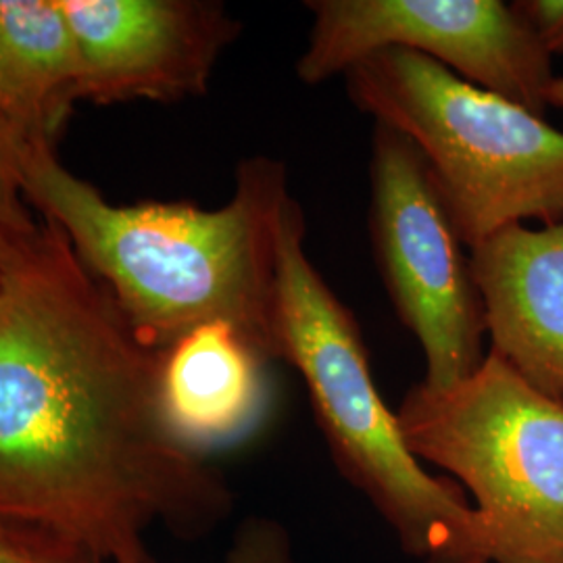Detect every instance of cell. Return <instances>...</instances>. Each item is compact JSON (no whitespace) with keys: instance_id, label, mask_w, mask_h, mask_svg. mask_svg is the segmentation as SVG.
Wrapping results in <instances>:
<instances>
[{"instance_id":"7","label":"cell","mask_w":563,"mask_h":563,"mask_svg":"<svg viewBox=\"0 0 563 563\" xmlns=\"http://www.w3.org/2000/svg\"><path fill=\"white\" fill-rule=\"evenodd\" d=\"M297 76L318 86L386 48L437 60L465 81L543 115L553 59L501 0H307Z\"/></svg>"},{"instance_id":"8","label":"cell","mask_w":563,"mask_h":563,"mask_svg":"<svg viewBox=\"0 0 563 563\" xmlns=\"http://www.w3.org/2000/svg\"><path fill=\"white\" fill-rule=\"evenodd\" d=\"M80 42L81 101L202 97L242 23L213 0H59Z\"/></svg>"},{"instance_id":"15","label":"cell","mask_w":563,"mask_h":563,"mask_svg":"<svg viewBox=\"0 0 563 563\" xmlns=\"http://www.w3.org/2000/svg\"><path fill=\"white\" fill-rule=\"evenodd\" d=\"M511 7L551 59L563 55V0H516Z\"/></svg>"},{"instance_id":"6","label":"cell","mask_w":563,"mask_h":563,"mask_svg":"<svg viewBox=\"0 0 563 563\" xmlns=\"http://www.w3.org/2000/svg\"><path fill=\"white\" fill-rule=\"evenodd\" d=\"M369 236L388 299L422 346L423 384L472 376L488 353L472 262L420 148L383 123L372 134Z\"/></svg>"},{"instance_id":"10","label":"cell","mask_w":563,"mask_h":563,"mask_svg":"<svg viewBox=\"0 0 563 563\" xmlns=\"http://www.w3.org/2000/svg\"><path fill=\"white\" fill-rule=\"evenodd\" d=\"M159 353L163 416L190 451L205 457L260 423L267 360L234 328L205 325Z\"/></svg>"},{"instance_id":"16","label":"cell","mask_w":563,"mask_h":563,"mask_svg":"<svg viewBox=\"0 0 563 563\" xmlns=\"http://www.w3.org/2000/svg\"><path fill=\"white\" fill-rule=\"evenodd\" d=\"M0 118L13 123L18 130H21L30 139L48 141L42 134L41 123L36 120L32 107L25 101L18 78L11 69L4 41H2V32H0Z\"/></svg>"},{"instance_id":"14","label":"cell","mask_w":563,"mask_h":563,"mask_svg":"<svg viewBox=\"0 0 563 563\" xmlns=\"http://www.w3.org/2000/svg\"><path fill=\"white\" fill-rule=\"evenodd\" d=\"M228 563H290V547L280 526L267 520H251L239 530ZM470 563H486L474 560Z\"/></svg>"},{"instance_id":"9","label":"cell","mask_w":563,"mask_h":563,"mask_svg":"<svg viewBox=\"0 0 563 563\" xmlns=\"http://www.w3.org/2000/svg\"><path fill=\"white\" fill-rule=\"evenodd\" d=\"M488 351L563 402V218L516 223L470 249Z\"/></svg>"},{"instance_id":"3","label":"cell","mask_w":563,"mask_h":563,"mask_svg":"<svg viewBox=\"0 0 563 563\" xmlns=\"http://www.w3.org/2000/svg\"><path fill=\"white\" fill-rule=\"evenodd\" d=\"M305 236V213L292 197L278 230L280 362L301 374L339 472L380 511L409 555L486 562L476 509L460 484L434 478L409 451L374 383L360 322L309 260Z\"/></svg>"},{"instance_id":"17","label":"cell","mask_w":563,"mask_h":563,"mask_svg":"<svg viewBox=\"0 0 563 563\" xmlns=\"http://www.w3.org/2000/svg\"><path fill=\"white\" fill-rule=\"evenodd\" d=\"M547 104L555 107V109H563V76H558L551 88H549V97H547Z\"/></svg>"},{"instance_id":"2","label":"cell","mask_w":563,"mask_h":563,"mask_svg":"<svg viewBox=\"0 0 563 563\" xmlns=\"http://www.w3.org/2000/svg\"><path fill=\"white\" fill-rule=\"evenodd\" d=\"M20 165L27 205L65 232L144 346L165 351L223 323L267 362H280L278 230L292 199L284 163L242 159L234 195L218 209L113 205L71 174L48 141L25 142Z\"/></svg>"},{"instance_id":"1","label":"cell","mask_w":563,"mask_h":563,"mask_svg":"<svg viewBox=\"0 0 563 563\" xmlns=\"http://www.w3.org/2000/svg\"><path fill=\"white\" fill-rule=\"evenodd\" d=\"M159 365L57 223L0 236V514L104 563H153L157 523L223 522L232 493L167 426Z\"/></svg>"},{"instance_id":"4","label":"cell","mask_w":563,"mask_h":563,"mask_svg":"<svg viewBox=\"0 0 563 563\" xmlns=\"http://www.w3.org/2000/svg\"><path fill=\"white\" fill-rule=\"evenodd\" d=\"M351 102L413 142L467 249L516 223L563 218V132L441 63L386 48L344 76Z\"/></svg>"},{"instance_id":"12","label":"cell","mask_w":563,"mask_h":563,"mask_svg":"<svg viewBox=\"0 0 563 563\" xmlns=\"http://www.w3.org/2000/svg\"><path fill=\"white\" fill-rule=\"evenodd\" d=\"M0 563H104L74 539L0 514Z\"/></svg>"},{"instance_id":"5","label":"cell","mask_w":563,"mask_h":563,"mask_svg":"<svg viewBox=\"0 0 563 563\" xmlns=\"http://www.w3.org/2000/svg\"><path fill=\"white\" fill-rule=\"evenodd\" d=\"M402 439L474 495L486 563H563V402L493 351L462 383L416 384Z\"/></svg>"},{"instance_id":"11","label":"cell","mask_w":563,"mask_h":563,"mask_svg":"<svg viewBox=\"0 0 563 563\" xmlns=\"http://www.w3.org/2000/svg\"><path fill=\"white\" fill-rule=\"evenodd\" d=\"M0 32L21 92L51 142L81 101L80 42L59 0H0Z\"/></svg>"},{"instance_id":"13","label":"cell","mask_w":563,"mask_h":563,"mask_svg":"<svg viewBox=\"0 0 563 563\" xmlns=\"http://www.w3.org/2000/svg\"><path fill=\"white\" fill-rule=\"evenodd\" d=\"M30 139L13 123L0 118V236L23 232L36 220L21 190V148Z\"/></svg>"}]
</instances>
